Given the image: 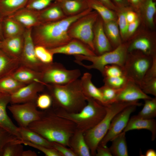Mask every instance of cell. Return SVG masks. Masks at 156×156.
<instances>
[{
	"mask_svg": "<svg viewBox=\"0 0 156 156\" xmlns=\"http://www.w3.org/2000/svg\"><path fill=\"white\" fill-rule=\"evenodd\" d=\"M27 128L50 142L69 147L70 138L77 129L73 122L58 116L51 107L43 110L40 118L31 123Z\"/></svg>",
	"mask_w": 156,
	"mask_h": 156,
	"instance_id": "cell-1",
	"label": "cell"
},
{
	"mask_svg": "<svg viewBox=\"0 0 156 156\" xmlns=\"http://www.w3.org/2000/svg\"><path fill=\"white\" fill-rule=\"evenodd\" d=\"M90 11V9H87L76 15L66 16L56 21L41 23L33 27L31 35L35 45H41L51 49L67 43L72 39L68 33L69 27Z\"/></svg>",
	"mask_w": 156,
	"mask_h": 156,
	"instance_id": "cell-2",
	"label": "cell"
},
{
	"mask_svg": "<svg viewBox=\"0 0 156 156\" xmlns=\"http://www.w3.org/2000/svg\"><path fill=\"white\" fill-rule=\"evenodd\" d=\"M47 92L51 96L53 109L70 113L80 111L87 103L86 98L81 87L80 79L64 85L47 84Z\"/></svg>",
	"mask_w": 156,
	"mask_h": 156,
	"instance_id": "cell-3",
	"label": "cell"
},
{
	"mask_svg": "<svg viewBox=\"0 0 156 156\" xmlns=\"http://www.w3.org/2000/svg\"><path fill=\"white\" fill-rule=\"evenodd\" d=\"M86 105L78 112L70 113L52 109L57 115L72 121L75 125L77 129L84 132L101 121L106 112L105 105L91 98H86Z\"/></svg>",
	"mask_w": 156,
	"mask_h": 156,
	"instance_id": "cell-4",
	"label": "cell"
},
{
	"mask_svg": "<svg viewBox=\"0 0 156 156\" xmlns=\"http://www.w3.org/2000/svg\"><path fill=\"white\" fill-rule=\"evenodd\" d=\"M132 105L139 106L142 104L138 101L115 102L105 105L106 112L103 118L94 127L84 132L85 139L91 155L95 156L96 148L107 133L114 116L126 107Z\"/></svg>",
	"mask_w": 156,
	"mask_h": 156,
	"instance_id": "cell-5",
	"label": "cell"
},
{
	"mask_svg": "<svg viewBox=\"0 0 156 156\" xmlns=\"http://www.w3.org/2000/svg\"><path fill=\"white\" fill-rule=\"evenodd\" d=\"M129 43H122L114 49L100 55H74L75 62L88 69H95L102 74L106 65L116 64L122 67L128 53Z\"/></svg>",
	"mask_w": 156,
	"mask_h": 156,
	"instance_id": "cell-6",
	"label": "cell"
},
{
	"mask_svg": "<svg viewBox=\"0 0 156 156\" xmlns=\"http://www.w3.org/2000/svg\"><path fill=\"white\" fill-rule=\"evenodd\" d=\"M139 52H128L122 67L124 75L138 86L153 62L152 57Z\"/></svg>",
	"mask_w": 156,
	"mask_h": 156,
	"instance_id": "cell-7",
	"label": "cell"
},
{
	"mask_svg": "<svg viewBox=\"0 0 156 156\" xmlns=\"http://www.w3.org/2000/svg\"><path fill=\"white\" fill-rule=\"evenodd\" d=\"M99 16L97 13L92 10L74 22L68 31V35L71 38L81 41L88 46L94 52L93 29Z\"/></svg>",
	"mask_w": 156,
	"mask_h": 156,
	"instance_id": "cell-8",
	"label": "cell"
},
{
	"mask_svg": "<svg viewBox=\"0 0 156 156\" xmlns=\"http://www.w3.org/2000/svg\"><path fill=\"white\" fill-rule=\"evenodd\" d=\"M41 72V82L45 86L66 84L78 79L81 75L78 69L67 70L62 64L53 62L45 64Z\"/></svg>",
	"mask_w": 156,
	"mask_h": 156,
	"instance_id": "cell-9",
	"label": "cell"
},
{
	"mask_svg": "<svg viewBox=\"0 0 156 156\" xmlns=\"http://www.w3.org/2000/svg\"><path fill=\"white\" fill-rule=\"evenodd\" d=\"M7 108L19 127L23 128L39 120L43 112L37 109L36 102L11 104Z\"/></svg>",
	"mask_w": 156,
	"mask_h": 156,
	"instance_id": "cell-10",
	"label": "cell"
},
{
	"mask_svg": "<svg viewBox=\"0 0 156 156\" xmlns=\"http://www.w3.org/2000/svg\"><path fill=\"white\" fill-rule=\"evenodd\" d=\"M31 30L32 28L26 29L23 34L24 46L19 60L20 65L41 72L45 64L41 62L36 56Z\"/></svg>",
	"mask_w": 156,
	"mask_h": 156,
	"instance_id": "cell-11",
	"label": "cell"
},
{
	"mask_svg": "<svg viewBox=\"0 0 156 156\" xmlns=\"http://www.w3.org/2000/svg\"><path fill=\"white\" fill-rule=\"evenodd\" d=\"M137 106L135 105L128 106L114 116L107 133L99 145L106 146L109 142L122 131L127 124L131 114L135 111Z\"/></svg>",
	"mask_w": 156,
	"mask_h": 156,
	"instance_id": "cell-12",
	"label": "cell"
},
{
	"mask_svg": "<svg viewBox=\"0 0 156 156\" xmlns=\"http://www.w3.org/2000/svg\"><path fill=\"white\" fill-rule=\"evenodd\" d=\"M45 86L41 82H34L26 85L10 95L11 104L36 102L38 92L42 91Z\"/></svg>",
	"mask_w": 156,
	"mask_h": 156,
	"instance_id": "cell-13",
	"label": "cell"
},
{
	"mask_svg": "<svg viewBox=\"0 0 156 156\" xmlns=\"http://www.w3.org/2000/svg\"><path fill=\"white\" fill-rule=\"evenodd\" d=\"M49 49L53 55L62 54L74 56L81 55L86 56L96 55L87 45L75 39H72L68 42L63 45Z\"/></svg>",
	"mask_w": 156,
	"mask_h": 156,
	"instance_id": "cell-14",
	"label": "cell"
},
{
	"mask_svg": "<svg viewBox=\"0 0 156 156\" xmlns=\"http://www.w3.org/2000/svg\"><path fill=\"white\" fill-rule=\"evenodd\" d=\"M151 98L142 91L138 85L128 79L125 86L120 89L115 102H134L140 99L144 100Z\"/></svg>",
	"mask_w": 156,
	"mask_h": 156,
	"instance_id": "cell-15",
	"label": "cell"
},
{
	"mask_svg": "<svg viewBox=\"0 0 156 156\" xmlns=\"http://www.w3.org/2000/svg\"><path fill=\"white\" fill-rule=\"evenodd\" d=\"M93 32V43L95 53L100 55L112 50L104 30L103 22L99 16L94 25Z\"/></svg>",
	"mask_w": 156,
	"mask_h": 156,
	"instance_id": "cell-16",
	"label": "cell"
},
{
	"mask_svg": "<svg viewBox=\"0 0 156 156\" xmlns=\"http://www.w3.org/2000/svg\"><path fill=\"white\" fill-rule=\"evenodd\" d=\"M24 44L23 34L4 39L1 41L0 49L10 57L19 60Z\"/></svg>",
	"mask_w": 156,
	"mask_h": 156,
	"instance_id": "cell-17",
	"label": "cell"
},
{
	"mask_svg": "<svg viewBox=\"0 0 156 156\" xmlns=\"http://www.w3.org/2000/svg\"><path fill=\"white\" fill-rule=\"evenodd\" d=\"M10 95L0 91V127L7 130L20 139L18 127L13 123L8 116L6 108L10 103Z\"/></svg>",
	"mask_w": 156,
	"mask_h": 156,
	"instance_id": "cell-18",
	"label": "cell"
},
{
	"mask_svg": "<svg viewBox=\"0 0 156 156\" xmlns=\"http://www.w3.org/2000/svg\"><path fill=\"white\" fill-rule=\"evenodd\" d=\"M13 18L25 29L32 28L41 23L39 11L25 7L10 16Z\"/></svg>",
	"mask_w": 156,
	"mask_h": 156,
	"instance_id": "cell-19",
	"label": "cell"
},
{
	"mask_svg": "<svg viewBox=\"0 0 156 156\" xmlns=\"http://www.w3.org/2000/svg\"><path fill=\"white\" fill-rule=\"evenodd\" d=\"M146 129L150 131L152 133L151 140L154 141L156 137V122L154 118L144 119L136 115L129 118L127 124L123 130L126 132L133 130Z\"/></svg>",
	"mask_w": 156,
	"mask_h": 156,
	"instance_id": "cell-20",
	"label": "cell"
},
{
	"mask_svg": "<svg viewBox=\"0 0 156 156\" xmlns=\"http://www.w3.org/2000/svg\"><path fill=\"white\" fill-rule=\"evenodd\" d=\"M69 147L77 156H90L89 148L85 139L84 132L77 129L70 138Z\"/></svg>",
	"mask_w": 156,
	"mask_h": 156,
	"instance_id": "cell-21",
	"label": "cell"
},
{
	"mask_svg": "<svg viewBox=\"0 0 156 156\" xmlns=\"http://www.w3.org/2000/svg\"><path fill=\"white\" fill-rule=\"evenodd\" d=\"M39 16L41 23L58 21L67 16L62 9L60 2L58 1L52 2L39 11Z\"/></svg>",
	"mask_w": 156,
	"mask_h": 156,
	"instance_id": "cell-22",
	"label": "cell"
},
{
	"mask_svg": "<svg viewBox=\"0 0 156 156\" xmlns=\"http://www.w3.org/2000/svg\"><path fill=\"white\" fill-rule=\"evenodd\" d=\"M92 75L85 73L80 79L82 92L86 98L92 99L104 105L101 93L99 88L96 87L92 81Z\"/></svg>",
	"mask_w": 156,
	"mask_h": 156,
	"instance_id": "cell-23",
	"label": "cell"
},
{
	"mask_svg": "<svg viewBox=\"0 0 156 156\" xmlns=\"http://www.w3.org/2000/svg\"><path fill=\"white\" fill-rule=\"evenodd\" d=\"M11 75L16 80L26 85L36 81L41 82V72L21 65Z\"/></svg>",
	"mask_w": 156,
	"mask_h": 156,
	"instance_id": "cell-24",
	"label": "cell"
},
{
	"mask_svg": "<svg viewBox=\"0 0 156 156\" xmlns=\"http://www.w3.org/2000/svg\"><path fill=\"white\" fill-rule=\"evenodd\" d=\"M1 29L4 39L23 35L25 29L10 17L1 19Z\"/></svg>",
	"mask_w": 156,
	"mask_h": 156,
	"instance_id": "cell-25",
	"label": "cell"
},
{
	"mask_svg": "<svg viewBox=\"0 0 156 156\" xmlns=\"http://www.w3.org/2000/svg\"><path fill=\"white\" fill-rule=\"evenodd\" d=\"M18 131L21 140L36 145L53 148V142L49 141L37 133L27 128L19 127L18 128Z\"/></svg>",
	"mask_w": 156,
	"mask_h": 156,
	"instance_id": "cell-26",
	"label": "cell"
},
{
	"mask_svg": "<svg viewBox=\"0 0 156 156\" xmlns=\"http://www.w3.org/2000/svg\"><path fill=\"white\" fill-rule=\"evenodd\" d=\"M28 0H0L1 19L10 17L25 7Z\"/></svg>",
	"mask_w": 156,
	"mask_h": 156,
	"instance_id": "cell-27",
	"label": "cell"
},
{
	"mask_svg": "<svg viewBox=\"0 0 156 156\" xmlns=\"http://www.w3.org/2000/svg\"><path fill=\"white\" fill-rule=\"evenodd\" d=\"M60 3L67 16L76 15L89 8L85 0H62Z\"/></svg>",
	"mask_w": 156,
	"mask_h": 156,
	"instance_id": "cell-28",
	"label": "cell"
},
{
	"mask_svg": "<svg viewBox=\"0 0 156 156\" xmlns=\"http://www.w3.org/2000/svg\"><path fill=\"white\" fill-rule=\"evenodd\" d=\"M134 51H140L152 57L156 55L154 44L150 39L145 37L138 38L129 43L128 52Z\"/></svg>",
	"mask_w": 156,
	"mask_h": 156,
	"instance_id": "cell-29",
	"label": "cell"
},
{
	"mask_svg": "<svg viewBox=\"0 0 156 156\" xmlns=\"http://www.w3.org/2000/svg\"><path fill=\"white\" fill-rule=\"evenodd\" d=\"M20 65L19 59L10 57L0 49V79L12 74Z\"/></svg>",
	"mask_w": 156,
	"mask_h": 156,
	"instance_id": "cell-30",
	"label": "cell"
},
{
	"mask_svg": "<svg viewBox=\"0 0 156 156\" xmlns=\"http://www.w3.org/2000/svg\"><path fill=\"white\" fill-rule=\"evenodd\" d=\"M89 8L98 14L103 22L116 20V16L113 10L109 9L98 0H85Z\"/></svg>",
	"mask_w": 156,
	"mask_h": 156,
	"instance_id": "cell-31",
	"label": "cell"
},
{
	"mask_svg": "<svg viewBox=\"0 0 156 156\" xmlns=\"http://www.w3.org/2000/svg\"><path fill=\"white\" fill-rule=\"evenodd\" d=\"M125 133L122 131L111 140L112 144L109 148L112 156H128Z\"/></svg>",
	"mask_w": 156,
	"mask_h": 156,
	"instance_id": "cell-32",
	"label": "cell"
},
{
	"mask_svg": "<svg viewBox=\"0 0 156 156\" xmlns=\"http://www.w3.org/2000/svg\"><path fill=\"white\" fill-rule=\"evenodd\" d=\"M103 23L105 34L111 45L115 48L122 43L117 21L112 20Z\"/></svg>",
	"mask_w": 156,
	"mask_h": 156,
	"instance_id": "cell-33",
	"label": "cell"
},
{
	"mask_svg": "<svg viewBox=\"0 0 156 156\" xmlns=\"http://www.w3.org/2000/svg\"><path fill=\"white\" fill-rule=\"evenodd\" d=\"M25 85L15 79L11 74L0 79V91L11 95Z\"/></svg>",
	"mask_w": 156,
	"mask_h": 156,
	"instance_id": "cell-34",
	"label": "cell"
},
{
	"mask_svg": "<svg viewBox=\"0 0 156 156\" xmlns=\"http://www.w3.org/2000/svg\"><path fill=\"white\" fill-rule=\"evenodd\" d=\"M140 9L144 12L146 20L151 27L154 25V17L156 12V4L154 0H142Z\"/></svg>",
	"mask_w": 156,
	"mask_h": 156,
	"instance_id": "cell-35",
	"label": "cell"
},
{
	"mask_svg": "<svg viewBox=\"0 0 156 156\" xmlns=\"http://www.w3.org/2000/svg\"><path fill=\"white\" fill-rule=\"evenodd\" d=\"M144 104L141 110L136 115L144 119H153L156 116V98L144 100Z\"/></svg>",
	"mask_w": 156,
	"mask_h": 156,
	"instance_id": "cell-36",
	"label": "cell"
},
{
	"mask_svg": "<svg viewBox=\"0 0 156 156\" xmlns=\"http://www.w3.org/2000/svg\"><path fill=\"white\" fill-rule=\"evenodd\" d=\"M20 139L10 142L4 146L1 156H22L24 151Z\"/></svg>",
	"mask_w": 156,
	"mask_h": 156,
	"instance_id": "cell-37",
	"label": "cell"
},
{
	"mask_svg": "<svg viewBox=\"0 0 156 156\" xmlns=\"http://www.w3.org/2000/svg\"><path fill=\"white\" fill-rule=\"evenodd\" d=\"M99 88L102 95L104 105L115 102V99L121 89L114 88L105 84Z\"/></svg>",
	"mask_w": 156,
	"mask_h": 156,
	"instance_id": "cell-38",
	"label": "cell"
},
{
	"mask_svg": "<svg viewBox=\"0 0 156 156\" xmlns=\"http://www.w3.org/2000/svg\"><path fill=\"white\" fill-rule=\"evenodd\" d=\"M35 51L36 56L42 63L48 64L53 61V54L49 50L41 45H35Z\"/></svg>",
	"mask_w": 156,
	"mask_h": 156,
	"instance_id": "cell-39",
	"label": "cell"
},
{
	"mask_svg": "<svg viewBox=\"0 0 156 156\" xmlns=\"http://www.w3.org/2000/svg\"><path fill=\"white\" fill-rule=\"evenodd\" d=\"M127 7L119 8L117 21L121 37L125 40L127 38V30L129 25L126 17V12Z\"/></svg>",
	"mask_w": 156,
	"mask_h": 156,
	"instance_id": "cell-40",
	"label": "cell"
},
{
	"mask_svg": "<svg viewBox=\"0 0 156 156\" xmlns=\"http://www.w3.org/2000/svg\"><path fill=\"white\" fill-rule=\"evenodd\" d=\"M104 78V84L116 89L122 88L128 80L124 76Z\"/></svg>",
	"mask_w": 156,
	"mask_h": 156,
	"instance_id": "cell-41",
	"label": "cell"
},
{
	"mask_svg": "<svg viewBox=\"0 0 156 156\" xmlns=\"http://www.w3.org/2000/svg\"><path fill=\"white\" fill-rule=\"evenodd\" d=\"M52 103V98L48 92L38 95L36 101V104L37 107L43 110L51 108Z\"/></svg>",
	"mask_w": 156,
	"mask_h": 156,
	"instance_id": "cell-42",
	"label": "cell"
},
{
	"mask_svg": "<svg viewBox=\"0 0 156 156\" xmlns=\"http://www.w3.org/2000/svg\"><path fill=\"white\" fill-rule=\"evenodd\" d=\"M62 0H28L25 7L40 11L47 7L54 1L60 2Z\"/></svg>",
	"mask_w": 156,
	"mask_h": 156,
	"instance_id": "cell-43",
	"label": "cell"
},
{
	"mask_svg": "<svg viewBox=\"0 0 156 156\" xmlns=\"http://www.w3.org/2000/svg\"><path fill=\"white\" fill-rule=\"evenodd\" d=\"M102 74L104 77L124 76L122 67L116 64L106 66L104 68Z\"/></svg>",
	"mask_w": 156,
	"mask_h": 156,
	"instance_id": "cell-44",
	"label": "cell"
},
{
	"mask_svg": "<svg viewBox=\"0 0 156 156\" xmlns=\"http://www.w3.org/2000/svg\"><path fill=\"white\" fill-rule=\"evenodd\" d=\"M20 142L26 145L34 148L40 150L46 156H62L60 153L54 148H50L34 144L28 141L20 140Z\"/></svg>",
	"mask_w": 156,
	"mask_h": 156,
	"instance_id": "cell-45",
	"label": "cell"
},
{
	"mask_svg": "<svg viewBox=\"0 0 156 156\" xmlns=\"http://www.w3.org/2000/svg\"><path fill=\"white\" fill-rule=\"evenodd\" d=\"M18 139L11 133L0 127V156H1L3 149L6 144Z\"/></svg>",
	"mask_w": 156,
	"mask_h": 156,
	"instance_id": "cell-46",
	"label": "cell"
},
{
	"mask_svg": "<svg viewBox=\"0 0 156 156\" xmlns=\"http://www.w3.org/2000/svg\"><path fill=\"white\" fill-rule=\"evenodd\" d=\"M139 86L146 94L156 96V78L141 83Z\"/></svg>",
	"mask_w": 156,
	"mask_h": 156,
	"instance_id": "cell-47",
	"label": "cell"
},
{
	"mask_svg": "<svg viewBox=\"0 0 156 156\" xmlns=\"http://www.w3.org/2000/svg\"><path fill=\"white\" fill-rule=\"evenodd\" d=\"M152 57V64L147 71L140 84L156 78V55H154Z\"/></svg>",
	"mask_w": 156,
	"mask_h": 156,
	"instance_id": "cell-48",
	"label": "cell"
},
{
	"mask_svg": "<svg viewBox=\"0 0 156 156\" xmlns=\"http://www.w3.org/2000/svg\"><path fill=\"white\" fill-rule=\"evenodd\" d=\"M53 147L57 150L62 156H77L72 149L59 143L53 142Z\"/></svg>",
	"mask_w": 156,
	"mask_h": 156,
	"instance_id": "cell-49",
	"label": "cell"
},
{
	"mask_svg": "<svg viewBox=\"0 0 156 156\" xmlns=\"http://www.w3.org/2000/svg\"><path fill=\"white\" fill-rule=\"evenodd\" d=\"M95 156H112L109 148L107 146H103L99 145L96 150Z\"/></svg>",
	"mask_w": 156,
	"mask_h": 156,
	"instance_id": "cell-50",
	"label": "cell"
},
{
	"mask_svg": "<svg viewBox=\"0 0 156 156\" xmlns=\"http://www.w3.org/2000/svg\"><path fill=\"white\" fill-rule=\"evenodd\" d=\"M139 24L138 18L129 24L127 34V38L132 35L136 31Z\"/></svg>",
	"mask_w": 156,
	"mask_h": 156,
	"instance_id": "cell-51",
	"label": "cell"
},
{
	"mask_svg": "<svg viewBox=\"0 0 156 156\" xmlns=\"http://www.w3.org/2000/svg\"><path fill=\"white\" fill-rule=\"evenodd\" d=\"M126 17L129 23H131L138 18L136 13L127 7L126 12Z\"/></svg>",
	"mask_w": 156,
	"mask_h": 156,
	"instance_id": "cell-52",
	"label": "cell"
},
{
	"mask_svg": "<svg viewBox=\"0 0 156 156\" xmlns=\"http://www.w3.org/2000/svg\"><path fill=\"white\" fill-rule=\"evenodd\" d=\"M107 7L113 11L117 12L119 8L113 3L112 0H98Z\"/></svg>",
	"mask_w": 156,
	"mask_h": 156,
	"instance_id": "cell-53",
	"label": "cell"
},
{
	"mask_svg": "<svg viewBox=\"0 0 156 156\" xmlns=\"http://www.w3.org/2000/svg\"><path fill=\"white\" fill-rule=\"evenodd\" d=\"M114 4L118 8L128 6L127 0H112Z\"/></svg>",
	"mask_w": 156,
	"mask_h": 156,
	"instance_id": "cell-54",
	"label": "cell"
},
{
	"mask_svg": "<svg viewBox=\"0 0 156 156\" xmlns=\"http://www.w3.org/2000/svg\"><path fill=\"white\" fill-rule=\"evenodd\" d=\"M142 0H127L128 5L136 8H140Z\"/></svg>",
	"mask_w": 156,
	"mask_h": 156,
	"instance_id": "cell-55",
	"label": "cell"
},
{
	"mask_svg": "<svg viewBox=\"0 0 156 156\" xmlns=\"http://www.w3.org/2000/svg\"><path fill=\"white\" fill-rule=\"evenodd\" d=\"M36 153L34 151L31 150L23 151L22 156H36Z\"/></svg>",
	"mask_w": 156,
	"mask_h": 156,
	"instance_id": "cell-56",
	"label": "cell"
},
{
	"mask_svg": "<svg viewBox=\"0 0 156 156\" xmlns=\"http://www.w3.org/2000/svg\"><path fill=\"white\" fill-rule=\"evenodd\" d=\"M145 156H156V152L153 149H150L148 150L145 155Z\"/></svg>",
	"mask_w": 156,
	"mask_h": 156,
	"instance_id": "cell-57",
	"label": "cell"
},
{
	"mask_svg": "<svg viewBox=\"0 0 156 156\" xmlns=\"http://www.w3.org/2000/svg\"><path fill=\"white\" fill-rule=\"evenodd\" d=\"M0 39L2 41L4 39L1 29V19L0 16Z\"/></svg>",
	"mask_w": 156,
	"mask_h": 156,
	"instance_id": "cell-58",
	"label": "cell"
},
{
	"mask_svg": "<svg viewBox=\"0 0 156 156\" xmlns=\"http://www.w3.org/2000/svg\"><path fill=\"white\" fill-rule=\"evenodd\" d=\"M1 40H0V44H1Z\"/></svg>",
	"mask_w": 156,
	"mask_h": 156,
	"instance_id": "cell-59",
	"label": "cell"
}]
</instances>
